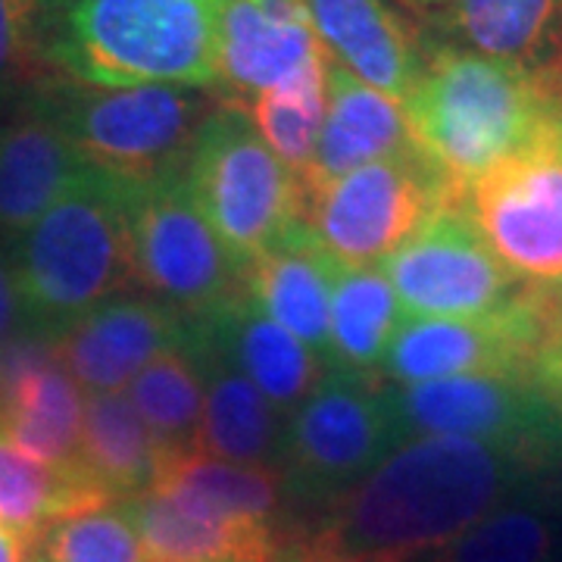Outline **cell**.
<instances>
[{
  "instance_id": "cell-1",
  "label": "cell",
  "mask_w": 562,
  "mask_h": 562,
  "mask_svg": "<svg viewBox=\"0 0 562 562\" xmlns=\"http://www.w3.org/2000/svg\"><path fill=\"white\" fill-rule=\"evenodd\" d=\"M550 465L506 443L413 438L310 522L291 525L279 562H419Z\"/></svg>"
},
{
  "instance_id": "cell-2",
  "label": "cell",
  "mask_w": 562,
  "mask_h": 562,
  "mask_svg": "<svg viewBox=\"0 0 562 562\" xmlns=\"http://www.w3.org/2000/svg\"><path fill=\"white\" fill-rule=\"evenodd\" d=\"M406 122L413 147L460 198L562 110V91L450 41H425Z\"/></svg>"
},
{
  "instance_id": "cell-3",
  "label": "cell",
  "mask_w": 562,
  "mask_h": 562,
  "mask_svg": "<svg viewBox=\"0 0 562 562\" xmlns=\"http://www.w3.org/2000/svg\"><path fill=\"white\" fill-rule=\"evenodd\" d=\"M220 3L54 0L44 63L76 85H172L213 94Z\"/></svg>"
},
{
  "instance_id": "cell-4",
  "label": "cell",
  "mask_w": 562,
  "mask_h": 562,
  "mask_svg": "<svg viewBox=\"0 0 562 562\" xmlns=\"http://www.w3.org/2000/svg\"><path fill=\"white\" fill-rule=\"evenodd\" d=\"M7 257L22 325L50 341L60 338L94 306L132 291L122 184L88 166Z\"/></svg>"
},
{
  "instance_id": "cell-5",
  "label": "cell",
  "mask_w": 562,
  "mask_h": 562,
  "mask_svg": "<svg viewBox=\"0 0 562 562\" xmlns=\"http://www.w3.org/2000/svg\"><path fill=\"white\" fill-rule=\"evenodd\" d=\"M35 103L94 172L140 188L179 179L216 98L172 85L94 88L57 79L41 88Z\"/></svg>"
},
{
  "instance_id": "cell-6",
  "label": "cell",
  "mask_w": 562,
  "mask_h": 562,
  "mask_svg": "<svg viewBox=\"0 0 562 562\" xmlns=\"http://www.w3.org/2000/svg\"><path fill=\"white\" fill-rule=\"evenodd\" d=\"M181 181L244 266L313 232L306 184L272 154L244 106L216 101L198 128Z\"/></svg>"
},
{
  "instance_id": "cell-7",
  "label": "cell",
  "mask_w": 562,
  "mask_h": 562,
  "mask_svg": "<svg viewBox=\"0 0 562 562\" xmlns=\"http://www.w3.org/2000/svg\"><path fill=\"white\" fill-rule=\"evenodd\" d=\"M406 443L394 384L379 372L328 366L310 397L284 419L279 475L301 506L338 501Z\"/></svg>"
},
{
  "instance_id": "cell-8",
  "label": "cell",
  "mask_w": 562,
  "mask_h": 562,
  "mask_svg": "<svg viewBox=\"0 0 562 562\" xmlns=\"http://www.w3.org/2000/svg\"><path fill=\"white\" fill-rule=\"evenodd\" d=\"M132 291L201 322L247 291L244 266L203 220L184 181L122 188Z\"/></svg>"
},
{
  "instance_id": "cell-9",
  "label": "cell",
  "mask_w": 562,
  "mask_h": 562,
  "mask_svg": "<svg viewBox=\"0 0 562 562\" xmlns=\"http://www.w3.org/2000/svg\"><path fill=\"white\" fill-rule=\"evenodd\" d=\"M406 441L469 438L506 443L543 460L562 457V384L531 372H487L438 382L394 384Z\"/></svg>"
},
{
  "instance_id": "cell-10",
  "label": "cell",
  "mask_w": 562,
  "mask_h": 562,
  "mask_svg": "<svg viewBox=\"0 0 562 562\" xmlns=\"http://www.w3.org/2000/svg\"><path fill=\"white\" fill-rule=\"evenodd\" d=\"M406 316L475 319L519 297L525 284L506 272L465 201L435 206L382 262Z\"/></svg>"
},
{
  "instance_id": "cell-11",
  "label": "cell",
  "mask_w": 562,
  "mask_h": 562,
  "mask_svg": "<svg viewBox=\"0 0 562 562\" xmlns=\"http://www.w3.org/2000/svg\"><path fill=\"white\" fill-rule=\"evenodd\" d=\"M447 201L465 198L409 147L306 191V222L335 260L375 266Z\"/></svg>"
},
{
  "instance_id": "cell-12",
  "label": "cell",
  "mask_w": 562,
  "mask_h": 562,
  "mask_svg": "<svg viewBox=\"0 0 562 562\" xmlns=\"http://www.w3.org/2000/svg\"><path fill=\"white\" fill-rule=\"evenodd\" d=\"M465 203L513 279L525 288L562 284V110Z\"/></svg>"
},
{
  "instance_id": "cell-13",
  "label": "cell",
  "mask_w": 562,
  "mask_h": 562,
  "mask_svg": "<svg viewBox=\"0 0 562 562\" xmlns=\"http://www.w3.org/2000/svg\"><path fill=\"white\" fill-rule=\"evenodd\" d=\"M85 391L44 335H16L0 347V435L47 465H81Z\"/></svg>"
},
{
  "instance_id": "cell-14",
  "label": "cell",
  "mask_w": 562,
  "mask_h": 562,
  "mask_svg": "<svg viewBox=\"0 0 562 562\" xmlns=\"http://www.w3.org/2000/svg\"><path fill=\"white\" fill-rule=\"evenodd\" d=\"M198 322L138 291H125L94 306L54 338L57 357L85 394L125 391L150 360L191 347Z\"/></svg>"
},
{
  "instance_id": "cell-15",
  "label": "cell",
  "mask_w": 562,
  "mask_h": 562,
  "mask_svg": "<svg viewBox=\"0 0 562 562\" xmlns=\"http://www.w3.org/2000/svg\"><path fill=\"white\" fill-rule=\"evenodd\" d=\"M319 57L303 0H222L213 98L247 110Z\"/></svg>"
},
{
  "instance_id": "cell-16",
  "label": "cell",
  "mask_w": 562,
  "mask_h": 562,
  "mask_svg": "<svg viewBox=\"0 0 562 562\" xmlns=\"http://www.w3.org/2000/svg\"><path fill=\"white\" fill-rule=\"evenodd\" d=\"M322 54L350 76L406 101L419 81L425 38L391 0H303Z\"/></svg>"
},
{
  "instance_id": "cell-17",
  "label": "cell",
  "mask_w": 562,
  "mask_h": 562,
  "mask_svg": "<svg viewBox=\"0 0 562 562\" xmlns=\"http://www.w3.org/2000/svg\"><path fill=\"white\" fill-rule=\"evenodd\" d=\"M88 162L38 103L0 125V244L10 250L85 176Z\"/></svg>"
},
{
  "instance_id": "cell-18",
  "label": "cell",
  "mask_w": 562,
  "mask_h": 562,
  "mask_svg": "<svg viewBox=\"0 0 562 562\" xmlns=\"http://www.w3.org/2000/svg\"><path fill=\"white\" fill-rule=\"evenodd\" d=\"M198 331L260 387L281 419H288L310 397L328 369L306 344L260 310L247 291L220 313L198 322Z\"/></svg>"
},
{
  "instance_id": "cell-19",
  "label": "cell",
  "mask_w": 562,
  "mask_h": 562,
  "mask_svg": "<svg viewBox=\"0 0 562 562\" xmlns=\"http://www.w3.org/2000/svg\"><path fill=\"white\" fill-rule=\"evenodd\" d=\"M413 147L406 106L325 57V120L306 191Z\"/></svg>"
},
{
  "instance_id": "cell-20",
  "label": "cell",
  "mask_w": 562,
  "mask_h": 562,
  "mask_svg": "<svg viewBox=\"0 0 562 562\" xmlns=\"http://www.w3.org/2000/svg\"><path fill=\"white\" fill-rule=\"evenodd\" d=\"M443 41L562 91V0H450Z\"/></svg>"
},
{
  "instance_id": "cell-21",
  "label": "cell",
  "mask_w": 562,
  "mask_h": 562,
  "mask_svg": "<svg viewBox=\"0 0 562 562\" xmlns=\"http://www.w3.org/2000/svg\"><path fill=\"white\" fill-rule=\"evenodd\" d=\"M203 379L201 453L238 465L279 469L284 419L260 387L198 331L191 344Z\"/></svg>"
},
{
  "instance_id": "cell-22",
  "label": "cell",
  "mask_w": 562,
  "mask_h": 562,
  "mask_svg": "<svg viewBox=\"0 0 562 562\" xmlns=\"http://www.w3.org/2000/svg\"><path fill=\"white\" fill-rule=\"evenodd\" d=\"M122 506L138 528L147 562H279L288 538V528L216 519L154 487Z\"/></svg>"
},
{
  "instance_id": "cell-23",
  "label": "cell",
  "mask_w": 562,
  "mask_h": 562,
  "mask_svg": "<svg viewBox=\"0 0 562 562\" xmlns=\"http://www.w3.org/2000/svg\"><path fill=\"white\" fill-rule=\"evenodd\" d=\"M328 266L331 254L316 241L313 232L281 244L247 266V294L325 366H331Z\"/></svg>"
},
{
  "instance_id": "cell-24",
  "label": "cell",
  "mask_w": 562,
  "mask_h": 562,
  "mask_svg": "<svg viewBox=\"0 0 562 562\" xmlns=\"http://www.w3.org/2000/svg\"><path fill=\"white\" fill-rule=\"evenodd\" d=\"M403 306L379 266H350L331 257L328 322L331 366L379 372L403 322Z\"/></svg>"
},
{
  "instance_id": "cell-25",
  "label": "cell",
  "mask_w": 562,
  "mask_h": 562,
  "mask_svg": "<svg viewBox=\"0 0 562 562\" xmlns=\"http://www.w3.org/2000/svg\"><path fill=\"white\" fill-rule=\"evenodd\" d=\"M106 503L116 501L103 494L85 465L63 469L32 460L0 435V522L32 550L50 525Z\"/></svg>"
},
{
  "instance_id": "cell-26",
  "label": "cell",
  "mask_w": 562,
  "mask_h": 562,
  "mask_svg": "<svg viewBox=\"0 0 562 562\" xmlns=\"http://www.w3.org/2000/svg\"><path fill=\"white\" fill-rule=\"evenodd\" d=\"M81 465L116 503L138 497L157 482L160 453L125 391L85 394Z\"/></svg>"
},
{
  "instance_id": "cell-27",
  "label": "cell",
  "mask_w": 562,
  "mask_h": 562,
  "mask_svg": "<svg viewBox=\"0 0 562 562\" xmlns=\"http://www.w3.org/2000/svg\"><path fill=\"white\" fill-rule=\"evenodd\" d=\"M557 547L560 509L541 475L419 562H553Z\"/></svg>"
},
{
  "instance_id": "cell-28",
  "label": "cell",
  "mask_w": 562,
  "mask_h": 562,
  "mask_svg": "<svg viewBox=\"0 0 562 562\" xmlns=\"http://www.w3.org/2000/svg\"><path fill=\"white\" fill-rule=\"evenodd\" d=\"M162 460L201 450L203 379L191 347L166 350L125 387Z\"/></svg>"
},
{
  "instance_id": "cell-29",
  "label": "cell",
  "mask_w": 562,
  "mask_h": 562,
  "mask_svg": "<svg viewBox=\"0 0 562 562\" xmlns=\"http://www.w3.org/2000/svg\"><path fill=\"white\" fill-rule=\"evenodd\" d=\"M262 140L272 147L294 176L306 179L313 169L322 120H325V54L306 63L301 72L284 79L276 88L262 91L247 106Z\"/></svg>"
},
{
  "instance_id": "cell-30",
  "label": "cell",
  "mask_w": 562,
  "mask_h": 562,
  "mask_svg": "<svg viewBox=\"0 0 562 562\" xmlns=\"http://www.w3.org/2000/svg\"><path fill=\"white\" fill-rule=\"evenodd\" d=\"M35 550L38 562H147L138 528L122 503L60 519Z\"/></svg>"
},
{
  "instance_id": "cell-31",
  "label": "cell",
  "mask_w": 562,
  "mask_h": 562,
  "mask_svg": "<svg viewBox=\"0 0 562 562\" xmlns=\"http://www.w3.org/2000/svg\"><path fill=\"white\" fill-rule=\"evenodd\" d=\"M50 7L54 0H0V91L38 72Z\"/></svg>"
},
{
  "instance_id": "cell-32",
  "label": "cell",
  "mask_w": 562,
  "mask_h": 562,
  "mask_svg": "<svg viewBox=\"0 0 562 562\" xmlns=\"http://www.w3.org/2000/svg\"><path fill=\"white\" fill-rule=\"evenodd\" d=\"M22 322L20 294H16V281H13V266L10 257L0 244V347L16 338V325Z\"/></svg>"
},
{
  "instance_id": "cell-33",
  "label": "cell",
  "mask_w": 562,
  "mask_h": 562,
  "mask_svg": "<svg viewBox=\"0 0 562 562\" xmlns=\"http://www.w3.org/2000/svg\"><path fill=\"white\" fill-rule=\"evenodd\" d=\"M0 562H32V547L0 522Z\"/></svg>"
},
{
  "instance_id": "cell-34",
  "label": "cell",
  "mask_w": 562,
  "mask_h": 562,
  "mask_svg": "<svg viewBox=\"0 0 562 562\" xmlns=\"http://www.w3.org/2000/svg\"><path fill=\"white\" fill-rule=\"evenodd\" d=\"M401 3L403 10H416V13H425V16H438L450 7V0H394Z\"/></svg>"
},
{
  "instance_id": "cell-35",
  "label": "cell",
  "mask_w": 562,
  "mask_h": 562,
  "mask_svg": "<svg viewBox=\"0 0 562 562\" xmlns=\"http://www.w3.org/2000/svg\"><path fill=\"white\" fill-rule=\"evenodd\" d=\"M550 291V301H553V306H557V313H560L562 319V284H553V288H547Z\"/></svg>"
}]
</instances>
